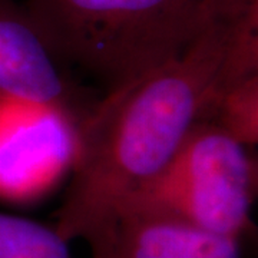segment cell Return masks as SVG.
<instances>
[{"instance_id": "obj_1", "label": "cell", "mask_w": 258, "mask_h": 258, "mask_svg": "<svg viewBox=\"0 0 258 258\" xmlns=\"http://www.w3.org/2000/svg\"><path fill=\"white\" fill-rule=\"evenodd\" d=\"M258 49L257 16L232 0H201L197 29L172 60L106 93L79 123V151L55 230L115 258L125 204L157 175L218 92L227 66Z\"/></svg>"}, {"instance_id": "obj_2", "label": "cell", "mask_w": 258, "mask_h": 258, "mask_svg": "<svg viewBox=\"0 0 258 258\" xmlns=\"http://www.w3.org/2000/svg\"><path fill=\"white\" fill-rule=\"evenodd\" d=\"M201 0H25L57 57L115 92L172 60L192 39Z\"/></svg>"}, {"instance_id": "obj_3", "label": "cell", "mask_w": 258, "mask_h": 258, "mask_svg": "<svg viewBox=\"0 0 258 258\" xmlns=\"http://www.w3.org/2000/svg\"><path fill=\"white\" fill-rule=\"evenodd\" d=\"M252 184L254 166L247 148L201 119L164 168L132 194L120 218L154 215L240 238L251 224Z\"/></svg>"}, {"instance_id": "obj_4", "label": "cell", "mask_w": 258, "mask_h": 258, "mask_svg": "<svg viewBox=\"0 0 258 258\" xmlns=\"http://www.w3.org/2000/svg\"><path fill=\"white\" fill-rule=\"evenodd\" d=\"M79 122L71 108L0 98V200L29 203L72 172Z\"/></svg>"}, {"instance_id": "obj_5", "label": "cell", "mask_w": 258, "mask_h": 258, "mask_svg": "<svg viewBox=\"0 0 258 258\" xmlns=\"http://www.w3.org/2000/svg\"><path fill=\"white\" fill-rule=\"evenodd\" d=\"M57 62L25 6L0 0V98L69 108Z\"/></svg>"}, {"instance_id": "obj_6", "label": "cell", "mask_w": 258, "mask_h": 258, "mask_svg": "<svg viewBox=\"0 0 258 258\" xmlns=\"http://www.w3.org/2000/svg\"><path fill=\"white\" fill-rule=\"evenodd\" d=\"M240 238L144 214H125L115 258H241Z\"/></svg>"}, {"instance_id": "obj_7", "label": "cell", "mask_w": 258, "mask_h": 258, "mask_svg": "<svg viewBox=\"0 0 258 258\" xmlns=\"http://www.w3.org/2000/svg\"><path fill=\"white\" fill-rule=\"evenodd\" d=\"M245 148L258 142V74L242 78L222 89L204 113Z\"/></svg>"}, {"instance_id": "obj_8", "label": "cell", "mask_w": 258, "mask_h": 258, "mask_svg": "<svg viewBox=\"0 0 258 258\" xmlns=\"http://www.w3.org/2000/svg\"><path fill=\"white\" fill-rule=\"evenodd\" d=\"M0 258H72L69 242L55 230L0 212Z\"/></svg>"}]
</instances>
